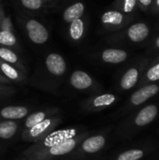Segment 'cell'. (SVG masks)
I'll return each mask as SVG.
<instances>
[{
  "label": "cell",
  "instance_id": "7",
  "mask_svg": "<svg viewBox=\"0 0 159 160\" xmlns=\"http://www.w3.org/2000/svg\"><path fill=\"white\" fill-rule=\"evenodd\" d=\"M115 101V96L112 94H104L97 97L93 98L92 99H86L84 102V108L90 110H97L103 109L111 106Z\"/></svg>",
  "mask_w": 159,
  "mask_h": 160
},
{
  "label": "cell",
  "instance_id": "13",
  "mask_svg": "<svg viewBox=\"0 0 159 160\" xmlns=\"http://www.w3.org/2000/svg\"><path fill=\"white\" fill-rule=\"evenodd\" d=\"M127 52L118 49H107L102 52L101 58L106 63L118 64L124 62L127 59Z\"/></svg>",
  "mask_w": 159,
  "mask_h": 160
},
{
  "label": "cell",
  "instance_id": "10",
  "mask_svg": "<svg viewBox=\"0 0 159 160\" xmlns=\"http://www.w3.org/2000/svg\"><path fill=\"white\" fill-rule=\"evenodd\" d=\"M85 11V5L82 2H76L70 6H68L64 13H63V19L66 22L70 23L74 20L80 19L83 16Z\"/></svg>",
  "mask_w": 159,
  "mask_h": 160
},
{
  "label": "cell",
  "instance_id": "14",
  "mask_svg": "<svg viewBox=\"0 0 159 160\" xmlns=\"http://www.w3.org/2000/svg\"><path fill=\"white\" fill-rule=\"evenodd\" d=\"M157 114V108L155 105H150L142 109L136 118V124L140 127L146 126L151 123Z\"/></svg>",
  "mask_w": 159,
  "mask_h": 160
},
{
  "label": "cell",
  "instance_id": "1",
  "mask_svg": "<svg viewBox=\"0 0 159 160\" xmlns=\"http://www.w3.org/2000/svg\"><path fill=\"white\" fill-rule=\"evenodd\" d=\"M87 136V133H78L76 129L53 131L43 140L24 151L29 160H52L71 153Z\"/></svg>",
  "mask_w": 159,
  "mask_h": 160
},
{
  "label": "cell",
  "instance_id": "21",
  "mask_svg": "<svg viewBox=\"0 0 159 160\" xmlns=\"http://www.w3.org/2000/svg\"><path fill=\"white\" fill-rule=\"evenodd\" d=\"M18 45V40L14 32L0 30V46L7 48H15Z\"/></svg>",
  "mask_w": 159,
  "mask_h": 160
},
{
  "label": "cell",
  "instance_id": "32",
  "mask_svg": "<svg viewBox=\"0 0 159 160\" xmlns=\"http://www.w3.org/2000/svg\"><path fill=\"white\" fill-rule=\"evenodd\" d=\"M157 5L159 6V0H157Z\"/></svg>",
  "mask_w": 159,
  "mask_h": 160
},
{
  "label": "cell",
  "instance_id": "2",
  "mask_svg": "<svg viewBox=\"0 0 159 160\" xmlns=\"http://www.w3.org/2000/svg\"><path fill=\"white\" fill-rule=\"evenodd\" d=\"M60 117H48L47 119L32 127L31 128L25 129V131L22 133V140L25 142H37L52 133L55 128L60 124Z\"/></svg>",
  "mask_w": 159,
  "mask_h": 160
},
{
  "label": "cell",
  "instance_id": "15",
  "mask_svg": "<svg viewBox=\"0 0 159 160\" xmlns=\"http://www.w3.org/2000/svg\"><path fill=\"white\" fill-rule=\"evenodd\" d=\"M85 32V21L82 18L74 20L69 23L68 34L73 41H79L82 38Z\"/></svg>",
  "mask_w": 159,
  "mask_h": 160
},
{
  "label": "cell",
  "instance_id": "11",
  "mask_svg": "<svg viewBox=\"0 0 159 160\" xmlns=\"http://www.w3.org/2000/svg\"><path fill=\"white\" fill-rule=\"evenodd\" d=\"M0 72L9 81L22 82L25 79L23 73L19 68L7 62L2 61L1 59H0Z\"/></svg>",
  "mask_w": 159,
  "mask_h": 160
},
{
  "label": "cell",
  "instance_id": "26",
  "mask_svg": "<svg viewBox=\"0 0 159 160\" xmlns=\"http://www.w3.org/2000/svg\"><path fill=\"white\" fill-rule=\"evenodd\" d=\"M136 5V0H125L123 9L125 12H130Z\"/></svg>",
  "mask_w": 159,
  "mask_h": 160
},
{
  "label": "cell",
  "instance_id": "34",
  "mask_svg": "<svg viewBox=\"0 0 159 160\" xmlns=\"http://www.w3.org/2000/svg\"><path fill=\"white\" fill-rule=\"evenodd\" d=\"M2 18H3V17H2ZM2 18H0V21H1V19H2Z\"/></svg>",
  "mask_w": 159,
  "mask_h": 160
},
{
  "label": "cell",
  "instance_id": "29",
  "mask_svg": "<svg viewBox=\"0 0 159 160\" xmlns=\"http://www.w3.org/2000/svg\"><path fill=\"white\" fill-rule=\"evenodd\" d=\"M140 2H141L142 4L145 5V6H149V5L151 4L152 0H140Z\"/></svg>",
  "mask_w": 159,
  "mask_h": 160
},
{
  "label": "cell",
  "instance_id": "33",
  "mask_svg": "<svg viewBox=\"0 0 159 160\" xmlns=\"http://www.w3.org/2000/svg\"><path fill=\"white\" fill-rule=\"evenodd\" d=\"M43 2H46V1H50V0H42Z\"/></svg>",
  "mask_w": 159,
  "mask_h": 160
},
{
  "label": "cell",
  "instance_id": "19",
  "mask_svg": "<svg viewBox=\"0 0 159 160\" xmlns=\"http://www.w3.org/2000/svg\"><path fill=\"white\" fill-rule=\"evenodd\" d=\"M138 76L139 73L136 68L128 69L121 80V87L125 90H128L132 88L138 81Z\"/></svg>",
  "mask_w": 159,
  "mask_h": 160
},
{
  "label": "cell",
  "instance_id": "9",
  "mask_svg": "<svg viewBox=\"0 0 159 160\" xmlns=\"http://www.w3.org/2000/svg\"><path fill=\"white\" fill-rule=\"evenodd\" d=\"M158 86L155 85V84H151V85H147L145 87H142V89H140L139 91L135 92L132 95L131 102L134 105H140V104L145 102L148 98L154 97L158 92Z\"/></svg>",
  "mask_w": 159,
  "mask_h": 160
},
{
  "label": "cell",
  "instance_id": "5",
  "mask_svg": "<svg viewBox=\"0 0 159 160\" xmlns=\"http://www.w3.org/2000/svg\"><path fill=\"white\" fill-rule=\"evenodd\" d=\"M69 82L77 90H86L93 85L94 82L92 77L85 71L75 70L69 78Z\"/></svg>",
  "mask_w": 159,
  "mask_h": 160
},
{
  "label": "cell",
  "instance_id": "23",
  "mask_svg": "<svg viewBox=\"0 0 159 160\" xmlns=\"http://www.w3.org/2000/svg\"><path fill=\"white\" fill-rule=\"evenodd\" d=\"M22 7L30 10H37L40 9L43 6L42 0H20Z\"/></svg>",
  "mask_w": 159,
  "mask_h": 160
},
{
  "label": "cell",
  "instance_id": "28",
  "mask_svg": "<svg viewBox=\"0 0 159 160\" xmlns=\"http://www.w3.org/2000/svg\"><path fill=\"white\" fill-rule=\"evenodd\" d=\"M10 91L9 88L7 87H5V86H1L0 85V95H3V94H8Z\"/></svg>",
  "mask_w": 159,
  "mask_h": 160
},
{
  "label": "cell",
  "instance_id": "16",
  "mask_svg": "<svg viewBox=\"0 0 159 160\" xmlns=\"http://www.w3.org/2000/svg\"><path fill=\"white\" fill-rule=\"evenodd\" d=\"M54 112H55L54 110H46V111H38V112H36L30 114L27 117V119L25 121V124H24L25 129H29L32 127L37 125L38 123L44 121L48 117L53 116L52 114Z\"/></svg>",
  "mask_w": 159,
  "mask_h": 160
},
{
  "label": "cell",
  "instance_id": "35",
  "mask_svg": "<svg viewBox=\"0 0 159 160\" xmlns=\"http://www.w3.org/2000/svg\"><path fill=\"white\" fill-rule=\"evenodd\" d=\"M0 1H1V0H0Z\"/></svg>",
  "mask_w": 159,
  "mask_h": 160
},
{
  "label": "cell",
  "instance_id": "8",
  "mask_svg": "<svg viewBox=\"0 0 159 160\" xmlns=\"http://www.w3.org/2000/svg\"><path fill=\"white\" fill-rule=\"evenodd\" d=\"M28 114V109L24 106H7L0 111V117L7 120H18Z\"/></svg>",
  "mask_w": 159,
  "mask_h": 160
},
{
  "label": "cell",
  "instance_id": "22",
  "mask_svg": "<svg viewBox=\"0 0 159 160\" xmlns=\"http://www.w3.org/2000/svg\"><path fill=\"white\" fill-rule=\"evenodd\" d=\"M143 156V152L141 150H129L118 157L117 160H139Z\"/></svg>",
  "mask_w": 159,
  "mask_h": 160
},
{
  "label": "cell",
  "instance_id": "24",
  "mask_svg": "<svg viewBox=\"0 0 159 160\" xmlns=\"http://www.w3.org/2000/svg\"><path fill=\"white\" fill-rule=\"evenodd\" d=\"M0 30H7V31L14 32L13 24H12L10 17L6 16V15L3 16V18L0 21Z\"/></svg>",
  "mask_w": 159,
  "mask_h": 160
},
{
  "label": "cell",
  "instance_id": "6",
  "mask_svg": "<svg viewBox=\"0 0 159 160\" xmlns=\"http://www.w3.org/2000/svg\"><path fill=\"white\" fill-rule=\"evenodd\" d=\"M106 143V140L103 136H92L83 140L81 144V150L86 154H94L100 151Z\"/></svg>",
  "mask_w": 159,
  "mask_h": 160
},
{
  "label": "cell",
  "instance_id": "3",
  "mask_svg": "<svg viewBox=\"0 0 159 160\" xmlns=\"http://www.w3.org/2000/svg\"><path fill=\"white\" fill-rule=\"evenodd\" d=\"M25 30L28 38L35 44L42 45L49 39L48 29L38 21L35 19H29L25 22Z\"/></svg>",
  "mask_w": 159,
  "mask_h": 160
},
{
  "label": "cell",
  "instance_id": "25",
  "mask_svg": "<svg viewBox=\"0 0 159 160\" xmlns=\"http://www.w3.org/2000/svg\"><path fill=\"white\" fill-rule=\"evenodd\" d=\"M147 77L151 81L159 80V64L149 69V71L147 72Z\"/></svg>",
  "mask_w": 159,
  "mask_h": 160
},
{
  "label": "cell",
  "instance_id": "18",
  "mask_svg": "<svg viewBox=\"0 0 159 160\" xmlns=\"http://www.w3.org/2000/svg\"><path fill=\"white\" fill-rule=\"evenodd\" d=\"M18 131V124L15 121L7 120L0 122V139H11Z\"/></svg>",
  "mask_w": 159,
  "mask_h": 160
},
{
  "label": "cell",
  "instance_id": "17",
  "mask_svg": "<svg viewBox=\"0 0 159 160\" xmlns=\"http://www.w3.org/2000/svg\"><path fill=\"white\" fill-rule=\"evenodd\" d=\"M149 34V29L144 23H135L128 29V37L132 41H142Z\"/></svg>",
  "mask_w": 159,
  "mask_h": 160
},
{
  "label": "cell",
  "instance_id": "12",
  "mask_svg": "<svg viewBox=\"0 0 159 160\" xmlns=\"http://www.w3.org/2000/svg\"><path fill=\"white\" fill-rule=\"evenodd\" d=\"M0 59L4 62H7L10 65L16 67L21 71L24 70V67L22 64L18 54L14 51H12L10 48L0 46Z\"/></svg>",
  "mask_w": 159,
  "mask_h": 160
},
{
  "label": "cell",
  "instance_id": "27",
  "mask_svg": "<svg viewBox=\"0 0 159 160\" xmlns=\"http://www.w3.org/2000/svg\"><path fill=\"white\" fill-rule=\"evenodd\" d=\"M10 82V81L7 79V78H6L1 72H0V83H4V84H6V83H9Z\"/></svg>",
  "mask_w": 159,
  "mask_h": 160
},
{
  "label": "cell",
  "instance_id": "20",
  "mask_svg": "<svg viewBox=\"0 0 159 160\" xmlns=\"http://www.w3.org/2000/svg\"><path fill=\"white\" fill-rule=\"evenodd\" d=\"M124 16L121 12L116 10H110L103 13L101 17V22L103 24H110V25H119L122 23Z\"/></svg>",
  "mask_w": 159,
  "mask_h": 160
},
{
  "label": "cell",
  "instance_id": "4",
  "mask_svg": "<svg viewBox=\"0 0 159 160\" xmlns=\"http://www.w3.org/2000/svg\"><path fill=\"white\" fill-rule=\"evenodd\" d=\"M45 66L47 70L53 76H62L67 70V63L64 57L56 52H52L45 58Z\"/></svg>",
  "mask_w": 159,
  "mask_h": 160
},
{
  "label": "cell",
  "instance_id": "30",
  "mask_svg": "<svg viewBox=\"0 0 159 160\" xmlns=\"http://www.w3.org/2000/svg\"><path fill=\"white\" fill-rule=\"evenodd\" d=\"M4 15H5V13H4V9H3L2 6L0 5V18H2Z\"/></svg>",
  "mask_w": 159,
  "mask_h": 160
},
{
  "label": "cell",
  "instance_id": "31",
  "mask_svg": "<svg viewBox=\"0 0 159 160\" xmlns=\"http://www.w3.org/2000/svg\"><path fill=\"white\" fill-rule=\"evenodd\" d=\"M157 47H159V38H157Z\"/></svg>",
  "mask_w": 159,
  "mask_h": 160
}]
</instances>
